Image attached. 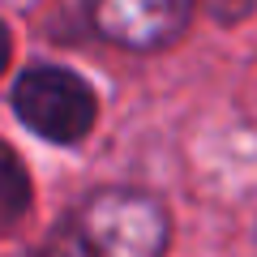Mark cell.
I'll return each mask as SVG.
<instances>
[{
  "instance_id": "cell-1",
  "label": "cell",
  "mask_w": 257,
  "mask_h": 257,
  "mask_svg": "<svg viewBox=\"0 0 257 257\" xmlns=\"http://www.w3.org/2000/svg\"><path fill=\"white\" fill-rule=\"evenodd\" d=\"M167 214L155 197L103 189L56 227L39 257H163Z\"/></svg>"
},
{
  "instance_id": "cell-5",
  "label": "cell",
  "mask_w": 257,
  "mask_h": 257,
  "mask_svg": "<svg viewBox=\"0 0 257 257\" xmlns=\"http://www.w3.org/2000/svg\"><path fill=\"white\" fill-rule=\"evenodd\" d=\"M9 52H13V43H9V30L0 26V73L9 69Z\"/></svg>"
},
{
  "instance_id": "cell-4",
  "label": "cell",
  "mask_w": 257,
  "mask_h": 257,
  "mask_svg": "<svg viewBox=\"0 0 257 257\" xmlns=\"http://www.w3.org/2000/svg\"><path fill=\"white\" fill-rule=\"evenodd\" d=\"M26 206H30L26 167H22V159L0 142V231L18 227L22 214H26Z\"/></svg>"
},
{
  "instance_id": "cell-2",
  "label": "cell",
  "mask_w": 257,
  "mask_h": 257,
  "mask_svg": "<svg viewBox=\"0 0 257 257\" xmlns=\"http://www.w3.org/2000/svg\"><path fill=\"white\" fill-rule=\"evenodd\" d=\"M13 107H18L22 124L35 128L39 138L73 146L90 133L99 103H94V90L77 73L56 69V64H39V69H26L18 77Z\"/></svg>"
},
{
  "instance_id": "cell-3",
  "label": "cell",
  "mask_w": 257,
  "mask_h": 257,
  "mask_svg": "<svg viewBox=\"0 0 257 257\" xmlns=\"http://www.w3.org/2000/svg\"><path fill=\"white\" fill-rule=\"evenodd\" d=\"M193 5L197 0H90V22L111 43L150 52L180 35Z\"/></svg>"
}]
</instances>
